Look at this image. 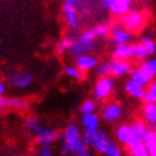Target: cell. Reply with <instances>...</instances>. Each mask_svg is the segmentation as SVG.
I'll return each instance as SVG.
<instances>
[{
	"mask_svg": "<svg viewBox=\"0 0 156 156\" xmlns=\"http://www.w3.org/2000/svg\"><path fill=\"white\" fill-rule=\"evenodd\" d=\"M61 141L62 155L91 156V151L83 140V132L75 123H70L64 129V133L58 137Z\"/></svg>",
	"mask_w": 156,
	"mask_h": 156,
	"instance_id": "obj_1",
	"label": "cell"
},
{
	"mask_svg": "<svg viewBox=\"0 0 156 156\" xmlns=\"http://www.w3.org/2000/svg\"><path fill=\"white\" fill-rule=\"evenodd\" d=\"M97 73L99 76H113V77H123L131 73V70L133 69L132 67V64L128 60H117L113 58L108 62H104V64L99 65L95 67Z\"/></svg>",
	"mask_w": 156,
	"mask_h": 156,
	"instance_id": "obj_2",
	"label": "cell"
},
{
	"mask_svg": "<svg viewBox=\"0 0 156 156\" xmlns=\"http://www.w3.org/2000/svg\"><path fill=\"white\" fill-rule=\"evenodd\" d=\"M97 37L94 36L93 29H87L84 30L83 33H80L77 36V38L73 41V44L70 47L69 52L73 55V56H79L83 53H89L97 47Z\"/></svg>",
	"mask_w": 156,
	"mask_h": 156,
	"instance_id": "obj_3",
	"label": "cell"
},
{
	"mask_svg": "<svg viewBox=\"0 0 156 156\" xmlns=\"http://www.w3.org/2000/svg\"><path fill=\"white\" fill-rule=\"evenodd\" d=\"M84 3L85 0H64L62 2V13L70 29H77L80 27V9Z\"/></svg>",
	"mask_w": 156,
	"mask_h": 156,
	"instance_id": "obj_4",
	"label": "cell"
},
{
	"mask_svg": "<svg viewBox=\"0 0 156 156\" xmlns=\"http://www.w3.org/2000/svg\"><path fill=\"white\" fill-rule=\"evenodd\" d=\"M121 22L122 26L127 28L129 32L132 33L141 32L146 26V13L142 10L131 9L123 15H121Z\"/></svg>",
	"mask_w": 156,
	"mask_h": 156,
	"instance_id": "obj_5",
	"label": "cell"
},
{
	"mask_svg": "<svg viewBox=\"0 0 156 156\" xmlns=\"http://www.w3.org/2000/svg\"><path fill=\"white\" fill-rule=\"evenodd\" d=\"M113 90H114V81L112 76L109 75L100 76L97 80L94 88H93V95L99 102H103V100H107L112 95Z\"/></svg>",
	"mask_w": 156,
	"mask_h": 156,
	"instance_id": "obj_6",
	"label": "cell"
},
{
	"mask_svg": "<svg viewBox=\"0 0 156 156\" xmlns=\"http://www.w3.org/2000/svg\"><path fill=\"white\" fill-rule=\"evenodd\" d=\"M99 4L115 17H121L132 9L133 0H99Z\"/></svg>",
	"mask_w": 156,
	"mask_h": 156,
	"instance_id": "obj_7",
	"label": "cell"
},
{
	"mask_svg": "<svg viewBox=\"0 0 156 156\" xmlns=\"http://www.w3.org/2000/svg\"><path fill=\"white\" fill-rule=\"evenodd\" d=\"M122 114H123V108L118 102H108L107 104L103 105L102 111H100L102 118L108 123L118 122Z\"/></svg>",
	"mask_w": 156,
	"mask_h": 156,
	"instance_id": "obj_8",
	"label": "cell"
},
{
	"mask_svg": "<svg viewBox=\"0 0 156 156\" xmlns=\"http://www.w3.org/2000/svg\"><path fill=\"white\" fill-rule=\"evenodd\" d=\"M6 79H8V83L15 89H27L33 83V76L24 71L10 73V74H8Z\"/></svg>",
	"mask_w": 156,
	"mask_h": 156,
	"instance_id": "obj_9",
	"label": "cell"
},
{
	"mask_svg": "<svg viewBox=\"0 0 156 156\" xmlns=\"http://www.w3.org/2000/svg\"><path fill=\"white\" fill-rule=\"evenodd\" d=\"M58 137L60 135L57 129L51 128V127H44V126H42L34 133L36 142L38 145H52L53 142L57 141Z\"/></svg>",
	"mask_w": 156,
	"mask_h": 156,
	"instance_id": "obj_10",
	"label": "cell"
},
{
	"mask_svg": "<svg viewBox=\"0 0 156 156\" xmlns=\"http://www.w3.org/2000/svg\"><path fill=\"white\" fill-rule=\"evenodd\" d=\"M114 136H115L117 141L123 146H127L136 138L133 128H132V124H128V123H123V124L117 126V128L114 131Z\"/></svg>",
	"mask_w": 156,
	"mask_h": 156,
	"instance_id": "obj_11",
	"label": "cell"
},
{
	"mask_svg": "<svg viewBox=\"0 0 156 156\" xmlns=\"http://www.w3.org/2000/svg\"><path fill=\"white\" fill-rule=\"evenodd\" d=\"M95 152L104 155V156H121L122 155V149L119 147L118 144H115L112 140H109L108 137L104 138L102 142H99L94 147Z\"/></svg>",
	"mask_w": 156,
	"mask_h": 156,
	"instance_id": "obj_12",
	"label": "cell"
},
{
	"mask_svg": "<svg viewBox=\"0 0 156 156\" xmlns=\"http://www.w3.org/2000/svg\"><path fill=\"white\" fill-rule=\"evenodd\" d=\"M111 37L114 44H124V43H129L133 38V33L129 32L127 28H124L122 24H115L111 27Z\"/></svg>",
	"mask_w": 156,
	"mask_h": 156,
	"instance_id": "obj_13",
	"label": "cell"
},
{
	"mask_svg": "<svg viewBox=\"0 0 156 156\" xmlns=\"http://www.w3.org/2000/svg\"><path fill=\"white\" fill-rule=\"evenodd\" d=\"M75 62H76L75 65L84 73L90 71V70H94L98 66V60L94 56L89 55V53H83V55L76 56V61Z\"/></svg>",
	"mask_w": 156,
	"mask_h": 156,
	"instance_id": "obj_14",
	"label": "cell"
},
{
	"mask_svg": "<svg viewBox=\"0 0 156 156\" xmlns=\"http://www.w3.org/2000/svg\"><path fill=\"white\" fill-rule=\"evenodd\" d=\"M129 74H131V79L138 84H141L142 87H147V85L154 80V76L147 71V70H145L142 66L132 69Z\"/></svg>",
	"mask_w": 156,
	"mask_h": 156,
	"instance_id": "obj_15",
	"label": "cell"
},
{
	"mask_svg": "<svg viewBox=\"0 0 156 156\" xmlns=\"http://www.w3.org/2000/svg\"><path fill=\"white\" fill-rule=\"evenodd\" d=\"M145 88L146 87H142L141 84L133 81L132 79H129L128 81H126V84H124V91H126L131 98L137 99V100H142L144 99Z\"/></svg>",
	"mask_w": 156,
	"mask_h": 156,
	"instance_id": "obj_16",
	"label": "cell"
},
{
	"mask_svg": "<svg viewBox=\"0 0 156 156\" xmlns=\"http://www.w3.org/2000/svg\"><path fill=\"white\" fill-rule=\"evenodd\" d=\"M81 126L85 131H97L100 126V118L99 115L93 112V113H85L81 117Z\"/></svg>",
	"mask_w": 156,
	"mask_h": 156,
	"instance_id": "obj_17",
	"label": "cell"
},
{
	"mask_svg": "<svg viewBox=\"0 0 156 156\" xmlns=\"http://www.w3.org/2000/svg\"><path fill=\"white\" fill-rule=\"evenodd\" d=\"M126 147H127V151L131 156H149L147 147L144 142V140H141V138H135L133 141L128 144Z\"/></svg>",
	"mask_w": 156,
	"mask_h": 156,
	"instance_id": "obj_18",
	"label": "cell"
},
{
	"mask_svg": "<svg viewBox=\"0 0 156 156\" xmlns=\"http://www.w3.org/2000/svg\"><path fill=\"white\" fill-rule=\"evenodd\" d=\"M113 58L117 60H131L133 58V48L132 44L124 43V44H115L113 50Z\"/></svg>",
	"mask_w": 156,
	"mask_h": 156,
	"instance_id": "obj_19",
	"label": "cell"
},
{
	"mask_svg": "<svg viewBox=\"0 0 156 156\" xmlns=\"http://www.w3.org/2000/svg\"><path fill=\"white\" fill-rule=\"evenodd\" d=\"M142 119L149 127H156V103H146L144 105Z\"/></svg>",
	"mask_w": 156,
	"mask_h": 156,
	"instance_id": "obj_20",
	"label": "cell"
},
{
	"mask_svg": "<svg viewBox=\"0 0 156 156\" xmlns=\"http://www.w3.org/2000/svg\"><path fill=\"white\" fill-rule=\"evenodd\" d=\"M144 142L149 151V156H156V127H150L146 136L144 137Z\"/></svg>",
	"mask_w": 156,
	"mask_h": 156,
	"instance_id": "obj_21",
	"label": "cell"
},
{
	"mask_svg": "<svg viewBox=\"0 0 156 156\" xmlns=\"http://www.w3.org/2000/svg\"><path fill=\"white\" fill-rule=\"evenodd\" d=\"M64 73L66 76H69L70 79H73V80H76V81H83L85 79V73L81 71V70L77 67L76 65H69L65 67L64 70Z\"/></svg>",
	"mask_w": 156,
	"mask_h": 156,
	"instance_id": "obj_22",
	"label": "cell"
},
{
	"mask_svg": "<svg viewBox=\"0 0 156 156\" xmlns=\"http://www.w3.org/2000/svg\"><path fill=\"white\" fill-rule=\"evenodd\" d=\"M28 103L24 99L19 98H6V109H18V111L26 112L28 111Z\"/></svg>",
	"mask_w": 156,
	"mask_h": 156,
	"instance_id": "obj_23",
	"label": "cell"
},
{
	"mask_svg": "<svg viewBox=\"0 0 156 156\" xmlns=\"http://www.w3.org/2000/svg\"><path fill=\"white\" fill-rule=\"evenodd\" d=\"M41 127H42V123L36 115H30L28 118H26V121H24V128L32 135H34Z\"/></svg>",
	"mask_w": 156,
	"mask_h": 156,
	"instance_id": "obj_24",
	"label": "cell"
},
{
	"mask_svg": "<svg viewBox=\"0 0 156 156\" xmlns=\"http://www.w3.org/2000/svg\"><path fill=\"white\" fill-rule=\"evenodd\" d=\"M145 103H156V80H152L147 87L145 88Z\"/></svg>",
	"mask_w": 156,
	"mask_h": 156,
	"instance_id": "obj_25",
	"label": "cell"
},
{
	"mask_svg": "<svg viewBox=\"0 0 156 156\" xmlns=\"http://www.w3.org/2000/svg\"><path fill=\"white\" fill-rule=\"evenodd\" d=\"M73 41H74V38H71V37H66V38H64V40L58 41L56 43V47H55V52H56V55L62 56L65 52H67L70 50V47H71Z\"/></svg>",
	"mask_w": 156,
	"mask_h": 156,
	"instance_id": "obj_26",
	"label": "cell"
},
{
	"mask_svg": "<svg viewBox=\"0 0 156 156\" xmlns=\"http://www.w3.org/2000/svg\"><path fill=\"white\" fill-rule=\"evenodd\" d=\"M132 128H133L136 138H141V140H144L147 131H149V126L144 121H135L132 123Z\"/></svg>",
	"mask_w": 156,
	"mask_h": 156,
	"instance_id": "obj_27",
	"label": "cell"
},
{
	"mask_svg": "<svg viewBox=\"0 0 156 156\" xmlns=\"http://www.w3.org/2000/svg\"><path fill=\"white\" fill-rule=\"evenodd\" d=\"M132 48H133V57L137 58V60H145V58H147L150 56V53H149V51H147V48L145 47L141 42L133 44V46H132Z\"/></svg>",
	"mask_w": 156,
	"mask_h": 156,
	"instance_id": "obj_28",
	"label": "cell"
},
{
	"mask_svg": "<svg viewBox=\"0 0 156 156\" xmlns=\"http://www.w3.org/2000/svg\"><path fill=\"white\" fill-rule=\"evenodd\" d=\"M97 133H98V129L97 131H85L84 129L83 140H84L85 145H87L90 150L94 149V146L97 144Z\"/></svg>",
	"mask_w": 156,
	"mask_h": 156,
	"instance_id": "obj_29",
	"label": "cell"
},
{
	"mask_svg": "<svg viewBox=\"0 0 156 156\" xmlns=\"http://www.w3.org/2000/svg\"><path fill=\"white\" fill-rule=\"evenodd\" d=\"M91 29H93L94 36L97 38H105V37L109 36V33H111V27H109L108 24H98Z\"/></svg>",
	"mask_w": 156,
	"mask_h": 156,
	"instance_id": "obj_30",
	"label": "cell"
},
{
	"mask_svg": "<svg viewBox=\"0 0 156 156\" xmlns=\"http://www.w3.org/2000/svg\"><path fill=\"white\" fill-rule=\"evenodd\" d=\"M145 70H147L154 77L156 76V57H152V58H145V61L142 62L141 65Z\"/></svg>",
	"mask_w": 156,
	"mask_h": 156,
	"instance_id": "obj_31",
	"label": "cell"
},
{
	"mask_svg": "<svg viewBox=\"0 0 156 156\" xmlns=\"http://www.w3.org/2000/svg\"><path fill=\"white\" fill-rule=\"evenodd\" d=\"M140 42H141V43L145 46V47L147 48V51H149L150 55H154V53L156 52V43H155V41L152 40L151 37H149V36H144Z\"/></svg>",
	"mask_w": 156,
	"mask_h": 156,
	"instance_id": "obj_32",
	"label": "cell"
},
{
	"mask_svg": "<svg viewBox=\"0 0 156 156\" xmlns=\"http://www.w3.org/2000/svg\"><path fill=\"white\" fill-rule=\"evenodd\" d=\"M95 109H97V104L94 103V100H85V102L81 103L80 105V113L81 114H85V113H93V112H95Z\"/></svg>",
	"mask_w": 156,
	"mask_h": 156,
	"instance_id": "obj_33",
	"label": "cell"
},
{
	"mask_svg": "<svg viewBox=\"0 0 156 156\" xmlns=\"http://www.w3.org/2000/svg\"><path fill=\"white\" fill-rule=\"evenodd\" d=\"M37 152H38V155H40V156H52L53 155L51 145H40Z\"/></svg>",
	"mask_w": 156,
	"mask_h": 156,
	"instance_id": "obj_34",
	"label": "cell"
},
{
	"mask_svg": "<svg viewBox=\"0 0 156 156\" xmlns=\"http://www.w3.org/2000/svg\"><path fill=\"white\" fill-rule=\"evenodd\" d=\"M0 109H6V98L0 95Z\"/></svg>",
	"mask_w": 156,
	"mask_h": 156,
	"instance_id": "obj_35",
	"label": "cell"
},
{
	"mask_svg": "<svg viewBox=\"0 0 156 156\" xmlns=\"http://www.w3.org/2000/svg\"><path fill=\"white\" fill-rule=\"evenodd\" d=\"M6 91V87H5V83L0 79V95H4Z\"/></svg>",
	"mask_w": 156,
	"mask_h": 156,
	"instance_id": "obj_36",
	"label": "cell"
}]
</instances>
